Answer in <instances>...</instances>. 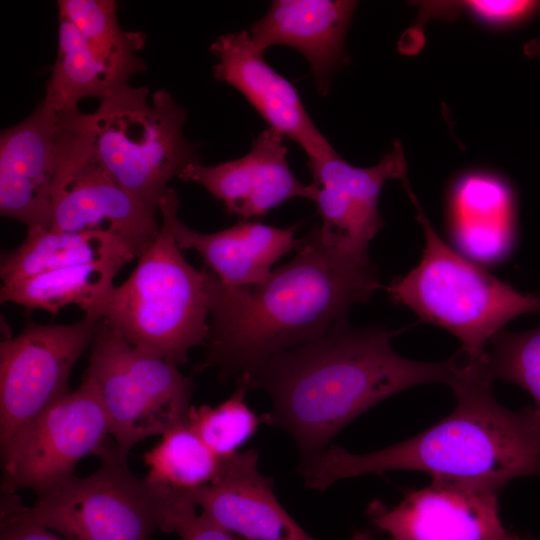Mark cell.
I'll return each instance as SVG.
<instances>
[{"mask_svg":"<svg viewBox=\"0 0 540 540\" xmlns=\"http://www.w3.org/2000/svg\"><path fill=\"white\" fill-rule=\"evenodd\" d=\"M296 255L261 285L232 287L202 268L209 301L207 352L195 371L222 381L252 373L276 354L310 343L380 287L370 259L322 239L313 228Z\"/></svg>","mask_w":540,"mask_h":540,"instance_id":"cell-1","label":"cell"},{"mask_svg":"<svg viewBox=\"0 0 540 540\" xmlns=\"http://www.w3.org/2000/svg\"><path fill=\"white\" fill-rule=\"evenodd\" d=\"M395 332L383 326L354 328L347 317L322 337L282 351L248 374L249 390L265 391L272 409L262 422L287 431L296 442L300 465L319 457L355 418L411 387H450L462 366L449 360L422 362L398 355Z\"/></svg>","mask_w":540,"mask_h":540,"instance_id":"cell-2","label":"cell"},{"mask_svg":"<svg viewBox=\"0 0 540 540\" xmlns=\"http://www.w3.org/2000/svg\"><path fill=\"white\" fill-rule=\"evenodd\" d=\"M461 365V375L451 387L456 406L447 417L374 452L327 448L300 465L305 486L324 491L339 480L406 470L500 492L516 478L540 477V413L534 407L513 410L501 405L486 365Z\"/></svg>","mask_w":540,"mask_h":540,"instance_id":"cell-3","label":"cell"},{"mask_svg":"<svg viewBox=\"0 0 540 540\" xmlns=\"http://www.w3.org/2000/svg\"><path fill=\"white\" fill-rule=\"evenodd\" d=\"M179 199L169 187L159 202L160 230L128 278L113 286L89 314L101 318L129 345L176 366L209 334L203 269L189 264L174 233Z\"/></svg>","mask_w":540,"mask_h":540,"instance_id":"cell-4","label":"cell"},{"mask_svg":"<svg viewBox=\"0 0 540 540\" xmlns=\"http://www.w3.org/2000/svg\"><path fill=\"white\" fill-rule=\"evenodd\" d=\"M422 226L425 246L418 265L395 279L391 300L421 320L440 326L461 343L456 358L465 365L487 364V344L510 320L540 313V297L517 291L466 259L436 233L409 181L403 183Z\"/></svg>","mask_w":540,"mask_h":540,"instance_id":"cell-5","label":"cell"},{"mask_svg":"<svg viewBox=\"0 0 540 540\" xmlns=\"http://www.w3.org/2000/svg\"><path fill=\"white\" fill-rule=\"evenodd\" d=\"M80 126L99 163L125 189L158 209L168 184L200 163L184 135L187 111L165 89L124 85L99 101Z\"/></svg>","mask_w":540,"mask_h":540,"instance_id":"cell-6","label":"cell"},{"mask_svg":"<svg viewBox=\"0 0 540 540\" xmlns=\"http://www.w3.org/2000/svg\"><path fill=\"white\" fill-rule=\"evenodd\" d=\"M99 458L93 473L37 495L31 506L16 494H2L1 512L67 540H151L156 531L167 532L171 489L135 475L114 442Z\"/></svg>","mask_w":540,"mask_h":540,"instance_id":"cell-7","label":"cell"},{"mask_svg":"<svg viewBox=\"0 0 540 540\" xmlns=\"http://www.w3.org/2000/svg\"><path fill=\"white\" fill-rule=\"evenodd\" d=\"M85 373L96 384L118 452L186 420L193 382L178 366L138 351L102 320Z\"/></svg>","mask_w":540,"mask_h":540,"instance_id":"cell-8","label":"cell"},{"mask_svg":"<svg viewBox=\"0 0 540 540\" xmlns=\"http://www.w3.org/2000/svg\"><path fill=\"white\" fill-rule=\"evenodd\" d=\"M79 112L56 113L51 229L108 233L127 243L138 258L159 233V209L121 186L99 163L80 126Z\"/></svg>","mask_w":540,"mask_h":540,"instance_id":"cell-9","label":"cell"},{"mask_svg":"<svg viewBox=\"0 0 540 540\" xmlns=\"http://www.w3.org/2000/svg\"><path fill=\"white\" fill-rule=\"evenodd\" d=\"M93 379L84 372L77 389L49 406L1 447L2 494H43L74 476L79 461L113 443Z\"/></svg>","mask_w":540,"mask_h":540,"instance_id":"cell-10","label":"cell"},{"mask_svg":"<svg viewBox=\"0 0 540 540\" xmlns=\"http://www.w3.org/2000/svg\"><path fill=\"white\" fill-rule=\"evenodd\" d=\"M102 319L70 324L27 320L0 343V448L49 406L67 396L71 371L91 348Z\"/></svg>","mask_w":540,"mask_h":540,"instance_id":"cell-11","label":"cell"},{"mask_svg":"<svg viewBox=\"0 0 540 540\" xmlns=\"http://www.w3.org/2000/svg\"><path fill=\"white\" fill-rule=\"evenodd\" d=\"M499 491L432 479L389 508L375 500L367 515L391 540H518L500 517Z\"/></svg>","mask_w":540,"mask_h":540,"instance_id":"cell-12","label":"cell"},{"mask_svg":"<svg viewBox=\"0 0 540 540\" xmlns=\"http://www.w3.org/2000/svg\"><path fill=\"white\" fill-rule=\"evenodd\" d=\"M308 167L321 218L320 236L357 258L369 259V243L383 226L378 211L381 190L389 179H408L400 142L370 167H355L337 153L308 162Z\"/></svg>","mask_w":540,"mask_h":540,"instance_id":"cell-13","label":"cell"},{"mask_svg":"<svg viewBox=\"0 0 540 540\" xmlns=\"http://www.w3.org/2000/svg\"><path fill=\"white\" fill-rule=\"evenodd\" d=\"M214 77L238 90L269 127L296 142L308 162L337 153L307 113L295 87L266 63L248 30L218 36L210 46Z\"/></svg>","mask_w":540,"mask_h":540,"instance_id":"cell-14","label":"cell"},{"mask_svg":"<svg viewBox=\"0 0 540 540\" xmlns=\"http://www.w3.org/2000/svg\"><path fill=\"white\" fill-rule=\"evenodd\" d=\"M283 139L281 133L268 127L244 156L212 166L192 164L178 178L204 187L240 221L261 217L289 199L313 201L315 187L294 176Z\"/></svg>","mask_w":540,"mask_h":540,"instance_id":"cell-15","label":"cell"},{"mask_svg":"<svg viewBox=\"0 0 540 540\" xmlns=\"http://www.w3.org/2000/svg\"><path fill=\"white\" fill-rule=\"evenodd\" d=\"M57 114L43 100L0 136V214L27 229H51Z\"/></svg>","mask_w":540,"mask_h":540,"instance_id":"cell-16","label":"cell"},{"mask_svg":"<svg viewBox=\"0 0 540 540\" xmlns=\"http://www.w3.org/2000/svg\"><path fill=\"white\" fill-rule=\"evenodd\" d=\"M188 494L205 518L244 540H317L281 505L255 449L224 460L217 479Z\"/></svg>","mask_w":540,"mask_h":540,"instance_id":"cell-17","label":"cell"},{"mask_svg":"<svg viewBox=\"0 0 540 540\" xmlns=\"http://www.w3.org/2000/svg\"><path fill=\"white\" fill-rule=\"evenodd\" d=\"M356 1L277 0L248 30L255 47L285 45L299 51L311 66L319 93L329 90L332 76L345 61V37Z\"/></svg>","mask_w":540,"mask_h":540,"instance_id":"cell-18","label":"cell"},{"mask_svg":"<svg viewBox=\"0 0 540 540\" xmlns=\"http://www.w3.org/2000/svg\"><path fill=\"white\" fill-rule=\"evenodd\" d=\"M174 233L181 250H195L204 268L232 287L263 284L273 264L300 243L294 238L293 227L279 228L253 221H240L214 233H200L177 217Z\"/></svg>","mask_w":540,"mask_h":540,"instance_id":"cell-19","label":"cell"},{"mask_svg":"<svg viewBox=\"0 0 540 540\" xmlns=\"http://www.w3.org/2000/svg\"><path fill=\"white\" fill-rule=\"evenodd\" d=\"M135 258L136 253L127 243L108 233L30 228L18 247L2 253L0 276L2 284H9L79 265L102 263L123 267Z\"/></svg>","mask_w":540,"mask_h":540,"instance_id":"cell-20","label":"cell"},{"mask_svg":"<svg viewBox=\"0 0 540 540\" xmlns=\"http://www.w3.org/2000/svg\"><path fill=\"white\" fill-rule=\"evenodd\" d=\"M121 268L117 264L98 263L44 272L2 284L0 300L53 315L67 305H76L89 314L114 286L113 280Z\"/></svg>","mask_w":540,"mask_h":540,"instance_id":"cell-21","label":"cell"},{"mask_svg":"<svg viewBox=\"0 0 540 540\" xmlns=\"http://www.w3.org/2000/svg\"><path fill=\"white\" fill-rule=\"evenodd\" d=\"M59 17L58 49L46 83L43 102L55 113L78 110L85 98L99 101L127 85L116 78L92 53L77 29Z\"/></svg>","mask_w":540,"mask_h":540,"instance_id":"cell-22","label":"cell"},{"mask_svg":"<svg viewBox=\"0 0 540 540\" xmlns=\"http://www.w3.org/2000/svg\"><path fill=\"white\" fill-rule=\"evenodd\" d=\"M58 16L67 19L95 57L122 83L146 69L137 55L145 42L141 32L125 31L113 0H59Z\"/></svg>","mask_w":540,"mask_h":540,"instance_id":"cell-23","label":"cell"},{"mask_svg":"<svg viewBox=\"0 0 540 540\" xmlns=\"http://www.w3.org/2000/svg\"><path fill=\"white\" fill-rule=\"evenodd\" d=\"M143 460L149 483L184 492L212 483L224 464L186 421L163 434Z\"/></svg>","mask_w":540,"mask_h":540,"instance_id":"cell-24","label":"cell"},{"mask_svg":"<svg viewBox=\"0 0 540 540\" xmlns=\"http://www.w3.org/2000/svg\"><path fill=\"white\" fill-rule=\"evenodd\" d=\"M234 393L221 404L211 407L191 406L186 423L197 433L207 447L220 459L226 460L238 453L256 432L261 416L245 402L249 390L247 373L236 378Z\"/></svg>","mask_w":540,"mask_h":540,"instance_id":"cell-25","label":"cell"},{"mask_svg":"<svg viewBox=\"0 0 540 540\" xmlns=\"http://www.w3.org/2000/svg\"><path fill=\"white\" fill-rule=\"evenodd\" d=\"M487 372L491 379L518 385L540 413V324L523 332L501 330L490 341Z\"/></svg>","mask_w":540,"mask_h":540,"instance_id":"cell-26","label":"cell"},{"mask_svg":"<svg viewBox=\"0 0 540 540\" xmlns=\"http://www.w3.org/2000/svg\"><path fill=\"white\" fill-rule=\"evenodd\" d=\"M453 213L454 221L513 222L510 188L491 175H467L454 189Z\"/></svg>","mask_w":540,"mask_h":540,"instance_id":"cell-27","label":"cell"},{"mask_svg":"<svg viewBox=\"0 0 540 540\" xmlns=\"http://www.w3.org/2000/svg\"><path fill=\"white\" fill-rule=\"evenodd\" d=\"M419 18L432 17L452 19L460 12L495 25L519 23L531 17L540 7L539 1L530 0H469V1H424L420 4Z\"/></svg>","mask_w":540,"mask_h":540,"instance_id":"cell-28","label":"cell"},{"mask_svg":"<svg viewBox=\"0 0 540 540\" xmlns=\"http://www.w3.org/2000/svg\"><path fill=\"white\" fill-rule=\"evenodd\" d=\"M457 242L462 250L480 260H498L510 250L513 222L454 221Z\"/></svg>","mask_w":540,"mask_h":540,"instance_id":"cell-29","label":"cell"},{"mask_svg":"<svg viewBox=\"0 0 540 540\" xmlns=\"http://www.w3.org/2000/svg\"><path fill=\"white\" fill-rule=\"evenodd\" d=\"M188 492L172 490L167 511V532L181 540H240L236 535L197 513Z\"/></svg>","mask_w":540,"mask_h":540,"instance_id":"cell-30","label":"cell"},{"mask_svg":"<svg viewBox=\"0 0 540 540\" xmlns=\"http://www.w3.org/2000/svg\"><path fill=\"white\" fill-rule=\"evenodd\" d=\"M0 540H67L59 534L1 512Z\"/></svg>","mask_w":540,"mask_h":540,"instance_id":"cell-31","label":"cell"},{"mask_svg":"<svg viewBox=\"0 0 540 540\" xmlns=\"http://www.w3.org/2000/svg\"><path fill=\"white\" fill-rule=\"evenodd\" d=\"M524 53L531 58L540 57V39H532L524 46Z\"/></svg>","mask_w":540,"mask_h":540,"instance_id":"cell-32","label":"cell"},{"mask_svg":"<svg viewBox=\"0 0 540 540\" xmlns=\"http://www.w3.org/2000/svg\"><path fill=\"white\" fill-rule=\"evenodd\" d=\"M352 540H375L374 538H372L369 534L367 533H363V532H360V531H356L354 534H353V538Z\"/></svg>","mask_w":540,"mask_h":540,"instance_id":"cell-33","label":"cell"},{"mask_svg":"<svg viewBox=\"0 0 540 540\" xmlns=\"http://www.w3.org/2000/svg\"><path fill=\"white\" fill-rule=\"evenodd\" d=\"M518 540H538V539L534 535L526 534L524 536H520Z\"/></svg>","mask_w":540,"mask_h":540,"instance_id":"cell-34","label":"cell"}]
</instances>
